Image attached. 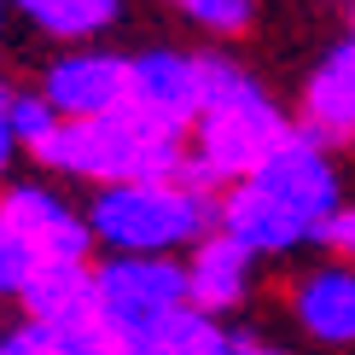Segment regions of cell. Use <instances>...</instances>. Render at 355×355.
Returning <instances> with one entry per match:
<instances>
[{
  "instance_id": "6da1fadb",
  "label": "cell",
  "mask_w": 355,
  "mask_h": 355,
  "mask_svg": "<svg viewBox=\"0 0 355 355\" xmlns=\"http://www.w3.org/2000/svg\"><path fill=\"white\" fill-rule=\"evenodd\" d=\"M297 135L286 111L268 99V87H257L233 58L204 53V116L192 123V157L181 169L187 187H239L250 181L268 157Z\"/></svg>"
},
{
  "instance_id": "7a4b0ae2",
  "label": "cell",
  "mask_w": 355,
  "mask_h": 355,
  "mask_svg": "<svg viewBox=\"0 0 355 355\" xmlns=\"http://www.w3.org/2000/svg\"><path fill=\"white\" fill-rule=\"evenodd\" d=\"M35 164H47L58 175L105 187H146V181H181L187 152L181 135L157 128L140 111H116L99 123H58L47 140L35 146Z\"/></svg>"
},
{
  "instance_id": "3957f363",
  "label": "cell",
  "mask_w": 355,
  "mask_h": 355,
  "mask_svg": "<svg viewBox=\"0 0 355 355\" xmlns=\"http://www.w3.org/2000/svg\"><path fill=\"white\" fill-rule=\"evenodd\" d=\"M216 198L187 181H146V187H105L87 204V233L116 257H164L175 245L210 239Z\"/></svg>"
},
{
  "instance_id": "277c9868",
  "label": "cell",
  "mask_w": 355,
  "mask_h": 355,
  "mask_svg": "<svg viewBox=\"0 0 355 355\" xmlns=\"http://www.w3.org/2000/svg\"><path fill=\"white\" fill-rule=\"evenodd\" d=\"M99 327L135 355V344L187 309V268L175 257H111L94 268Z\"/></svg>"
},
{
  "instance_id": "5b68a950",
  "label": "cell",
  "mask_w": 355,
  "mask_h": 355,
  "mask_svg": "<svg viewBox=\"0 0 355 355\" xmlns=\"http://www.w3.org/2000/svg\"><path fill=\"white\" fill-rule=\"evenodd\" d=\"M245 187L262 192L303 239H320V227H327L332 210H338V169H332L327 146H315L309 135H291Z\"/></svg>"
},
{
  "instance_id": "8992f818",
  "label": "cell",
  "mask_w": 355,
  "mask_h": 355,
  "mask_svg": "<svg viewBox=\"0 0 355 355\" xmlns=\"http://www.w3.org/2000/svg\"><path fill=\"white\" fill-rule=\"evenodd\" d=\"M0 227L24 250L29 268H64V262H87L94 233L87 216H76L53 187H6L0 192Z\"/></svg>"
},
{
  "instance_id": "52a82bcc",
  "label": "cell",
  "mask_w": 355,
  "mask_h": 355,
  "mask_svg": "<svg viewBox=\"0 0 355 355\" xmlns=\"http://www.w3.org/2000/svg\"><path fill=\"white\" fill-rule=\"evenodd\" d=\"M128 111L152 116L169 135H187L204 116V53L146 47L128 58Z\"/></svg>"
},
{
  "instance_id": "ba28073f",
  "label": "cell",
  "mask_w": 355,
  "mask_h": 355,
  "mask_svg": "<svg viewBox=\"0 0 355 355\" xmlns=\"http://www.w3.org/2000/svg\"><path fill=\"white\" fill-rule=\"evenodd\" d=\"M41 99L64 116V123H99V116L128 111V58L105 47H76L47 64Z\"/></svg>"
},
{
  "instance_id": "9c48e42d",
  "label": "cell",
  "mask_w": 355,
  "mask_h": 355,
  "mask_svg": "<svg viewBox=\"0 0 355 355\" xmlns=\"http://www.w3.org/2000/svg\"><path fill=\"white\" fill-rule=\"evenodd\" d=\"M297 135H309L315 146L355 140V41L332 47L315 64V76L303 82V123H297Z\"/></svg>"
},
{
  "instance_id": "30bf717a",
  "label": "cell",
  "mask_w": 355,
  "mask_h": 355,
  "mask_svg": "<svg viewBox=\"0 0 355 355\" xmlns=\"http://www.w3.org/2000/svg\"><path fill=\"white\" fill-rule=\"evenodd\" d=\"M250 250H239L227 239V233H210V239L192 245V257L181 262L187 268V309H198V315H227V309L245 303L250 291Z\"/></svg>"
},
{
  "instance_id": "8fae6325",
  "label": "cell",
  "mask_w": 355,
  "mask_h": 355,
  "mask_svg": "<svg viewBox=\"0 0 355 355\" xmlns=\"http://www.w3.org/2000/svg\"><path fill=\"white\" fill-rule=\"evenodd\" d=\"M18 303H24V320H35V327H87V320H99L94 268H87V262H64V268H29Z\"/></svg>"
},
{
  "instance_id": "7c38bea8",
  "label": "cell",
  "mask_w": 355,
  "mask_h": 355,
  "mask_svg": "<svg viewBox=\"0 0 355 355\" xmlns=\"http://www.w3.org/2000/svg\"><path fill=\"white\" fill-rule=\"evenodd\" d=\"M297 327L315 338V344H355V268L332 262V268H315L297 279Z\"/></svg>"
},
{
  "instance_id": "4fadbf2b",
  "label": "cell",
  "mask_w": 355,
  "mask_h": 355,
  "mask_svg": "<svg viewBox=\"0 0 355 355\" xmlns=\"http://www.w3.org/2000/svg\"><path fill=\"white\" fill-rule=\"evenodd\" d=\"M0 344H6V355H128L99 320H87V327H35V320H24V327L0 332Z\"/></svg>"
},
{
  "instance_id": "5bb4252c",
  "label": "cell",
  "mask_w": 355,
  "mask_h": 355,
  "mask_svg": "<svg viewBox=\"0 0 355 355\" xmlns=\"http://www.w3.org/2000/svg\"><path fill=\"white\" fill-rule=\"evenodd\" d=\"M233 338L221 332V320L198 315V309H181V315H169L164 327H152L135 344V355H227Z\"/></svg>"
},
{
  "instance_id": "9a60e30c",
  "label": "cell",
  "mask_w": 355,
  "mask_h": 355,
  "mask_svg": "<svg viewBox=\"0 0 355 355\" xmlns=\"http://www.w3.org/2000/svg\"><path fill=\"white\" fill-rule=\"evenodd\" d=\"M24 18L58 41H94L116 24V0H29Z\"/></svg>"
},
{
  "instance_id": "2e32d148",
  "label": "cell",
  "mask_w": 355,
  "mask_h": 355,
  "mask_svg": "<svg viewBox=\"0 0 355 355\" xmlns=\"http://www.w3.org/2000/svg\"><path fill=\"white\" fill-rule=\"evenodd\" d=\"M6 123H12V140L35 152V146L47 140L58 123H64V116H58V111H53L41 94H12V105H6Z\"/></svg>"
},
{
  "instance_id": "e0dca14e",
  "label": "cell",
  "mask_w": 355,
  "mask_h": 355,
  "mask_svg": "<svg viewBox=\"0 0 355 355\" xmlns=\"http://www.w3.org/2000/svg\"><path fill=\"white\" fill-rule=\"evenodd\" d=\"M187 18L216 35H239V29H250V6L245 0H187Z\"/></svg>"
},
{
  "instance_id": "ac0fdd59",
  "label": "cell",
  "mask_w": 355,
  "mask_h": 355,
  "mask_svg": "<svg viewBox=\"0 0 355 355\" xmlns=\"http://www.w3.org/2000/svg\"><path fill=\"white\" fill-rule=\"evenodd\" d=\"M320 245H327L344 268H355V204H338L332 210V221L320 227Z\"/></svg>"
},
{
  "instance_id": "d6986e66",
  "label": "cell",
  "mask_w": 355,
  "mask_h": 355,
  "mask_svg": "<svg viewBox=\"0 0 355 355\" xmlns=\"http://www.w3.org/2000/svg\"><path fill=\"white\" fill-rule=\"evenodd\" d=\"M24 279H29V262H24V250L6 239V227H0V297H18Z\"/></svg>"
},
{
  "instance_id": "ffe728a7",
  "label": "cell",
  "mask_w": 355,
  "mask_h": 355,
  "mask_svg": "<svg viewBox=\"0 0 355 355\" xmlns=\"http://www.w3.org/2000/svg\"><path fill=\"white\" fill-rule=\"evenodd\" d=\"M6 105H12V87L0 82V181H6V169H12V152H18V140H12V123H6Z\"/></svg>"
},
{
  "instance_id": "44dd1931",
  "label": "cell",
  "mask_w": 355,
  "mask_h": 355,
  "mask_svg": "<svg viewBox=\"0 0 355 355\" xmlns=\"http://www.w3.org/2000/svg\"><path fill=\"white\" fill-rule=\"evenodd\" d=\"M227 355H286V349H268V344H250V338H233Z\"/></svg>"
},
{
  "instance_id": "7402d4cb",
  "label": "cell",
  "mask_w": 355,
  "mask_h": 355,
  "mask_svg": "<svg viewBox=\"0 0 355 355\" xmlns=\"http://www.w3.org/2000/svg\"><path fill=\"white\" fill-rule=\"evenodd\" d=\"M0 355H6V344H0Z\"/></svg>"
},
{
  "instance_id": "603a6c76",
  "label": "cell",
  "mask_w": 355,
  "mask_h": 355,
  "mask_svg": "<svg viewBox=\"0 0 355 355\" xmlns=\"http://www.w3.org/2000/svg\"><path fill=\"white\" fill-rule=\"evenodd\" d=\"M0 18H6V12H0Z\"/></svg>"
}]
</instances>
